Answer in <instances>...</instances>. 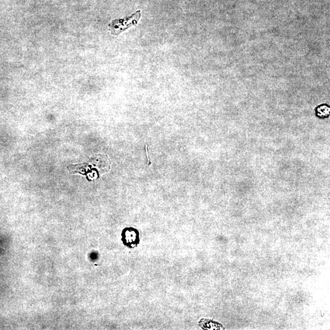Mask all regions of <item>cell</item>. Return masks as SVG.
Listing matches in <instances>:
<instances>
[{
    "label": "cell",
    "instance_id": "3",
    "mask_svg": "<svg viewBox=\"0 0 330 330\" xmlns=\"http://www.w3.org/2000/svg\"><path fill=\"white\" fill-rule=\"evenodd\" d=\"M317 114L319 117H327L330 114V108L327 105L321 106L317 109Z\"/></svg>",
    "mask_w": 330,
    "mask_h": 330
},
{
    "label": "cell",
    "instance_id": "1",
    "mask_svg": "<svg viewBox=\"0 0 330 330\" xmlns=\"http://www.w3.org/2000/svg\"><path fill=\"white\" fill-rule=\"evenodd\" d=\"M141 15V11H138L130 16L126 17L124 19L113 20L108 25V30L112 35H118L124 31L128 29V28L137 25Z\"/></svg>",
    "mask_w": 330,
    "mask_h": 330
},
{
    "label": "cell",
    "instance_id": "2",
    "mask_svg": "<svg viewBox=\"0 0 330 330\" xmlns=\"http://www.w3.org/2000/svg\"><path fill=\"white\" fill-rule=\"evenodd\" d=\"M122 241L125 246L130 249L135 248L140 244V234L137 229L127 228L122 232Z\"/></svg>",
    "mask_w": 330,
    "mask_h": 330
}]
</instances>
